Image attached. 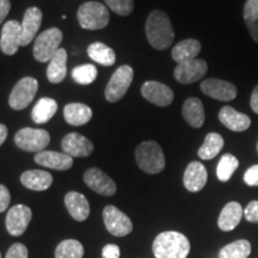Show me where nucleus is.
<instances>
[{"label": "nucleus", "instance_id": "f257e3e1", "mask_svg": "<svg viewBox=\"0 0 258 258\" xmlns=\"http://www.w3.org/2000/svg\"><path fill=\"white\" fill-rule=\"evenodd\" d=\"M145 30L147 41L157 50L167 49L175 40V31L169 16L160 10H154L148 15Z\"/></svg>", "mask_w": 258, "mask_h": 258}, {"label": "nucleus", "instance_id": "f03ea898", "mask_svg": "<svg viewBox=\"0 0 258 258\" xmlns=\"http://www.w3.org/2000/svg\"><path fill=\"white\" fill-rule=\"evenodd\" d=\"M189 252L188 238L179 232H161L153 241V253L156 258H186Z\"/></svg>", "mask_w": 258, "mask_h": 258}, {"label": "nucleus", "instance_id": "7ed1b4c3", "mask_svg": "<svg viewBox=\"0 0 258 258\" xmlns=\"http://www.w3.org/2000/svg\"><path fill=\"white\" fill-rule=\"evenodd\" d=\"M135 160L144 172L156 175L165 169V156L160 145L148 140L141 143L135 150Z\"/></svg>", "mask_w": 258, "mask_h": 258}, {"label": "nucleus", "instance_id": "20e7f679", "mask_svg": "<svg viewBox=\"0 0 258 258\" xmlns=\"http://www.w3.org/2000/svg\"><path fill=\"white\" fill-rule=\"evenodd\" d=\"M109 10L98 2H86L78 10L79 25L86 30H99L109 24Z\"/></svg>", "mask_w": 258, "mask_h": 258}, {"label": "nucleus", "instance_id": "39448f33", "mask_svg": "<svg viewBox=\"0 0 258 258\" xmlns=\"http://www.w3.org/2000/svg\"><path fill=\"white\" fill-rule=\"evenodd\" d=\"M62 31L59 28H50L38 35L34 44V57L38 62H49L54 54L60 49Z\"/></svg>", "mask_w": 258, "mask_h": 258}, {"label": "nucleus", "instance_id": "423d86ee", "mask_svg": "<svg viewBox=\"0 0 258 258\" xmlns=\"http://www.w3.org/2000/svg\"><path fill=\"white\" fill-rule=\"evenodd\" d=\"M134 71L129 64H123L118 67L112 74L108 85L105 88V99L110 103H116L123 98L131 84L133 82Z\"/></svg>", "mask_w": 258, "mask_h": 258}, {"label": "nucleus", "instance_id": "0eeeda50", "mask_svg": "<svg viewBox=\"0 0 258 258\" xmlns=\"http://www.w3.org/2000/svg\"><path fill=\"white\" fill-rule=\"evenodd\" d=\"M17 147L27 152H42L50 143V135L44 129L23 128L15 135Z\"/></svg>", "mask_w": 258, "mask_h": 258}, {"label": "nucleus", "instance_id": "6e6552de", "mask_svg": "<svg viewBox=\"0 0 258 258\" xmlns=\"http://www.w3.org/2000/svg\"><path fill=\"white\" fill-rule=\"evenodd\" d=\"M38 90V83L35 78L25 77L16 84L10 93L9 104L15 110H23L34 101Z\"/></svg>", "mask_w": 258, "mask_h": 258}, {"label": "nucleus", "instance_id": "1a4fd4ad", "mask_svg": "<svg viewBox=\"0 0 258 258\" xmlns=\"http://www.w3.org/2000/svg\"><path fill=\"white\" fill-rule=\"evenodd\" d=\"M103 220L109 233L115 237H124L133 231L131 219L115 206H106L103 211Z\"/></svg>", "mask_w": 258, "mask_h": 258}, {"label": "nucleus", "instance_id": "9d476101", "mask_svg": "<svg viewBox=\"0 0 258 258\" xmlns=\"http://www.w3.org/2000/svg\"><path fill=\"white\" fill-rule=\"evenodd\" d=\"M208 71V64L203 59H194L178 63L173 71L175 79L180 84H192L205 77Z\"/></svg>", "mask_w": 258, "mask_h": 258}, {"label": "nucleus", "instance_id": "9b49d317", "mask_svg": "<svg viewBox=\"0 0 258 258\" xmlns=\"http://www.w3.org/2000/svg\"><path fill=\"white\" fill-rule=\"evenodd\" d=\"M201 90L206 96L221 102H230L237 97V88L226 80L209 78L201 83Z\"/></svg>", "mask_w": 258, "mask_h": 258}, {"label": "nucleus", "instance_id": "f8f14e48", "mask_svg": "<svg viewBox=\"0 0 258 258\" xmlns=\"http://www.w3.org/2000/svg\"><path fill=\"white\" fill-rule=\"evenodd\" d=\"M32 212L28 206L17 205L14 206L6 215V230L11 235L18 237L27 231L31 221Z\"/></svg>", "mask_w": 258, "mask_h": 258}, {"label": "nucleus", "instance_id": "ddd939ff", "mask_svg": "<svg viewBox=\"0 0 258 258\" xmlns=\"http://www.w3.org/2000/svg\"><path fill=\"white\" fill-rule=\"evenodd\" d=\"M84 182L93 191L103 196H112L116 192V184L110 177L98 167H91L84 173Z\"/></svg>", "mask_w": 258, "mask_h": 258}, {"label": "nucleus", "instance_id": "4468645a", "mask_svg": "<svg viewBox=\"0 0 258 258\" xmlns=\"http://www.w3.org/2000/svg\"><path fill=\"white\" fill-rule=\"evenodd\" d=\"M141 95L146 101L158 106L170 105L175 98L173 91L169 86L163 83L153 82V80L144 83L141 88Z\"/></svg>", "mask_w": 258, "mask_h": 258}, {"label": "nucleus", "instance_id": "2eb2a0df", "mask_svg": "<svg viewBox=\"0 0 258 258\" xmlns=\"http://www.w3.org/2000/svg\"><path fill=\"white\" fill-rule=\"evenodd\" d=\"M63 153L72 158H85L93 152V144L88 138L78 133H70L62 139Z\"/></svg>", "mask_w": 258, "mask_h": 258}, {"label": "nucleus", "instance_id": "dca6fc26", "mask_svg": "<svg viewBox=\"0 0 258 258\" xmlns=\"http://www.w3.org/2000/svg\"><path fill=\"white\" fill-rule=\"evenodd\" d=\"M22 25L17 21L6 22L2 29L0 49L6 55H15L21 47Z\"/></svg>", "mask_w": 258, "mask_h": 258}, {"label": "nucleus", "instance_id": "f3484780", "mask_svg": "<svg viewBox=\"0 0 258 258\" xmlns=\"http://www.w3.org/2000/svg\"><path fill=\"white\" fill-rule=\"evenodd\" d=\"M208 173L207 169L200 161H191L184 171L183 183L185 189L190 192H198L207 184Z\"/></svg>", "mask_w": 258, "mask_h": 258}, {"label": "nucleus", "instance_id": "a211bd4d", "mask_svg": "<svg viewBox=\"0 0 258 258\" xmlns=\"http://www.w3.org/2000/svg\"><path fill=\"white\" fill-rule=\"evenodd\" d=\"M219 121L227 129L238 133L247 131L251 125V118L249 116L241 114L230 105L222 106L221 110L219 111Z\"/></svg>", "mask_w": 258, "mask_h": 258}, {"label": "nucleus", "instance_id": "6ab92c4d", "mask_svg": "<svg viewBox=\"0 0 258 258\" xmlns=\"http://www.w3.org/2000/svg\"><path fill=\"white\" fill-rule=\"evenodd\" d=\"M42 23V11L36 6L29 8L25 11L23 22H22V36H21V46H28L30 42L35 38L38 29Z\"/></svg>", "mask_w": 258, "mask_h": 258}, {"label": "nucleus", "instance_id": "aec40b11", "mask_svg": "<svg viewBox=\"0 0 258 258\" xmlns=\"http://www.w3.org/2000/svg\"><path fill=\"white\" fill-rule=\"evenodd\" d=\"M34 159L38 165L57 171L70 170L73 166L72 157L66 153L54 152V151H42L35 154Z\"/></svg>", "mask_w": 258, "mask_h": 258}, {"label": "nucleus", "instance_id": "412c9836", "mask_svg": "<svg viewBox=\"0 0 258 258\" xmlns=\"http://www.w3.org/2000/svg\"><path fill=\"white\" fill-rule=\"evenodd\" d=\"M64 205L74 220L85 221L90 215V205L83 194L70 191L64 196Z\"/></svg>", "mask_w": 258, "mask_h": 258}, {"label": "nucleus", "instance_id": "4be33fe9", "mask_svg": "<svg viewBox=\"0 0 258 258\" xmlns=\"http://www.w3.org/2000/svg\"><path fill=\"white\" fill-rule=\"evenodd\" d=\"M244 215V209L238 202H228L227 205L222 208V211L219 215L218 226L221 231L228 232L234 230L241 220Z\"/></svg>", "mask_w": 258, "mask_h": 258}, {"label": "nucleus", "instance_id": "5701e85b", "mask_svg": "<svg viewBox=\"0 0 258 258\" xmlns=\"http://www.w3.org/2000/svg\"><path fill=\"white\" fill-rule=\"evenodd\" d=\"M182 114L186 123L192 128H201L206 120L205 108L202 102L196 97H190L183 104Z\"/></svg>", "mask_w": 258, "mask_h": 258}, {"label": "nucleus", "instance_id": "b1692460", "mask_svg": "<svg viewBox=\"0 0 258 258\" xmlns=\"http://www.w3.org/2000/svg\"><path fill=\"white\" fill-rule=\"evenodd\" d=\"M21 182L25 188L35 190V191H43L51 185L53 177L47 171L29 170L22 173Z\"/></svg>", "mask_w": 258, "mask_h": 258}, {"label": "nucleus", "instance_id": "393cba45", "mask_svg": "<svg viewBox=\"0 0 258 258\" xmlns=\"http://www.w3.org/2000/svg\"><path fill=\"white\" fill-rule=\"evenodd\" d=\"M201 48V43L198 40L188 38V40L180 41L179 43H177L171 50V55L177 63H182L185 61L198 59Z\"/></svg>", "mask_w": 258, "mask_h": 258}, {"label": "nucleus", "instance_id": "a878e982", "mask_svg": "<svg viewBox=\"0 0 258 258\" xmlns=\"http://www.w3.org/2000/svg\"><path fill=\"white\" fill-rule=\"evenodd\" d=\"M92 109L83 103H70L64 106L63 116L71 125L86 124L92 118Z\"/></svg>", "mask_w": 258, "mask_h": 258}, {"label": "nucleus", "instance_id": "bb28decb", "mask_svg": "<svg viewBox=\"0 0 258 258\" xmlns=\"http://www.w3.org/2000/svg\"><path fill=\"white\" fill-rule=\"evenodd\" d=\"M67 51L63 48H60L59 50L54 54L48 64L47 69V78L50 83L59 84L66 78L67 74Z\"/></svg>", "mask_w": 258, "mask_h": 258}, {"label": "nucleus", "instance_id": "cd10ccee", "mask_svg": "<svg viewBox=\"0 0 258 258\" xmlns=\"http://www.w3.org/2000/svg\"><path fill=\"white\" fill-rule=\"evenodd\" d=\"M56 111L57 103L54 101L53 98L44 97V98H41L40 101L35 104L34 109H32V120H34L35 123L37 124L47 123V122H49L51 118L54 117Z\"/></svg>", "mask_w": 258, "mask_h": 258}, {"label": "nucleus", "instance_id": "c85d7f7f", "mask_svg": "<svg viewBox=\"0 0 258 258\" xmlns=\"http://www.w3.org/2000/svg\"><path fill=\"white\" fill-rule=\"evenodd\" d=\"M88 54L92 61L101 63L103 66H112L116 61V55L114 49L108 47L102 42H95L90 44L88 48Z\"/></svg>", "mask_w": 258, "mask_h": 258}, {"label": "nucleus", "instance_id": "c756f323", "mask_svg": "<svg viewBox=\"0 0 258 258\" xmlns=\"http://www.w3.org/2000/svg\"><path fill=\"white\" fill-rule=\"evenodd\" d=\"M222 147H224V138L218 133H208L198 154L203 160H211L221 152Z\"/></svg>", "mask_w": 258, "mask_h": 258}, {"label": "nucleus", "instance_id": "7c9ffc66", "mask_svg": "<svg viewBox=\"0 0 258 258\" xmlns=\"http://www.w3.org/2000/svg\"><path fill=\"white\" fill-rule=\"evenodd\" d=\"M243 17L251 37L258 43V0H247L245 3Z\"/></svg>", "mask_w": 258, "mask_h": 258}, {"label": "nucleus", "instance_id": "2f4dec72", "mask_svg": "<svg viewBox=\"0 0 258 258\" xmlns=\"http://www.w3.org/2000/svg\"><path fill=\"white\" fill-rule=\"evenodd\" d=\"M251 253V244L246 239L235 240L226 245L219 252V258H247Z\"/></svg>", "mask_w": 258, "mask_h": 258}, {"label": "nucleus", "instance_id": "473e14b6", "mask_svg": "<svg viewBox=\"0 0 258 258\" xmlns=\"http://www.w3.org/2000/svg\"><path fill=\"white\" fill-rule=\"evenodd\" d=\"M239 166V160L233 154L226 153L221 157L217 167V176L221 182H228Z\"/></svg>", "mask_w": 258, "mask_h": 258}, {"label": "nucleus", "instance_id": "72a5a7b5", "mask_svg": "<svg viewBox=\"0 0 258 258\" xmlns=\"http://www.w3.org/2000/svg\"><path fill=\"white\" fill-rule=\"evenodd\" d=\"M84 246L76 239L62 240L56 246L55 258H83Z\"/></svg>", "mask_w": 258, "mask_h": 258}, {"label": "nucleus", "instance_id": "f704fd0d", "mask_svg": "<svg viewBox=\"0 0 258 258\" xmlns=\"http://www.w3.org/2000/svg\"><path fill=\"white\" fill-rule=\"evenodd\" d=\"M97 69L95 64L86 63L82 66L74 67L72 71V78L76 83L82 85H89L93 83L97 78Z\"/></svg>", "mask_w": 258, "mask_h": 258}, {"label": "nucleus", "instance_id": "c9c22d12", "mask_svg": "<svg viewBox=\"0 0 258 258\" xmlns=\"http://www.w3.org/2000/svg\"><path fill=\"white\" fill-rule=\"evenodd\" d=\"M104 3L116 15L129 16L134 10V0H104Z\"/></svg>", "mask_w": 258, "mask_h": 258}, {"label": "nucleus", "instance_id": "e433bc0d", "mask_svg": "<svg viewBox=\"0 0 258 258\" xmlns=\"http://www.w3.org/2000/svg\"><path fill=\"white\" fill-rule=\"evenodd\" d=\"M5 258H28V249L24 244L16 243L10 247Z\"/></svg>", "mask_w": 258, "mask_h": 258}, {"label": "nucleus", "instance_id": "4c0bfd02", "mask_svg": "<svg viewBox=\"0 0 258 258\" xmlns=\"http://www.w3.org/2000/svg\"><path fill=\"white\" fill-rule=\"evenodd\" d=\"M244 182L249 186H258V164L245 171Z\"/></svg>", "mask_w": 258, "mask_h": 258}, {"label": "nucleus", "instance_id": "58836bf2", "mask_svg": "<svg viewBox=\"0 0 258 258\" xmlns=\"http://www.w3.org/2000/svg\"><path fill=\"white\" fill-rule=\"evenodd\" d=\"M244 217L249 222H258V201H251L244 209Z\"/></svg>", "mask_w": 258, "mask_h": 258}, {"label": "nucleus", "instance_id": "ea45409f", "mask_svg": "<svg viewBox=\"0 0 258 258\" xmlns=\"http://www.w3.org/2000/svg\"><path fill=\"white\" fill-rule=\"evenodd\" d=\"M10 201H11V195H10L9 189L5 185L0 184V213L8 209Z\"/></svg>", "mask_w": 258, "mask_h": 258}, {"label": "nucleus", "instance_id": "a19ab883", "mask_svg": "<svg viewBox=\"0 0 258 258\" xmlns=\"http://www.w3.org/2000/svg\"><path fill=\"white\" fill-rule=\"evenodd\" d=\"M121 251L120 247L115 244H108L103 247L102 257L103 258H120Z\"/></svg>", "mask_w": 258, "mask_h": 258}, {"label": "nucleus", "instance_id": "79ce46f5", "mask_svg": "<svg viewBox=\"0 0 258 258\" xmlns=\"http://www.w3.org/2000/svg\"><path fill=\"white\" fill-rule=\"evenodd\" d=\"M10 9H11V3L9 0H0V24L4 22L6 16L9 15Z\"/></svg>", "mask_w": 258, "mask_h": 258}, {"label": "nucleus", "instance_id": "37998d69", "mask_svg": "<svg viewBox=\"0 0 258 258\" xmlns=\"http://www.w3.org/2000/svg\"><path fill=\"white\" fill-rule=\"evenodd\" d=\"M250 106L254 114H258V84L254 86V89L252 90V93H251Z\"/></svg>", "mask_w": 258, "mask_h": 258}, {"label": "nucleus", "instance_id": "c03bdc74", "mask_svg": "<svg viewBox=\"0 0 258 258\" xmlns=\"http://www.w3.org/2000/svg\"><path fill=\"white\" fill-rule=\"evenodd\" d=\"M6 138H8V128L5 124H0V146L5 143Z\"/></svg>", "mask_w": 258, "mask_h": 258}, {"label": "nucleus", "instance_id": "a18cd8bd", "mask_svg": "<svg viewBox=\"0 0 258 258\" xmlns=\"http://www.w3.org/2000/svg\"><path fill=\"white\" fill-rule=\"evenodd\" d=\"M257 152H258V144H257Z\"/></svg>", "mask_w": 258, "mask_h": 258}, {"label": "nucleus", "instance_id": "49530a36", "mask_svg": "<svg viewBox=\"0 0 258 258\" xmlns=\"http://www.w3.org/2000/svg\"><path fill=\"white\" fill-rule=\"evenodd\" d=\"M0 258H2V254H0Z\"/></svg>", "mask_w": 258, "mask_h": 258}]
</instances>
